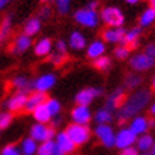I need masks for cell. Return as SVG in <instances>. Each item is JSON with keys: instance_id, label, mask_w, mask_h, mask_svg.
Returning <instances> with one entry per match:
<instances>
[{"instance_id": "obj_1", "label": "cell", "mask_w": 155, "mask_h": 155, "mask_svg": "<svg viewBox=\"0 0 155 155\" xmlns=\"http://www.w3.org/2000/svg\"><path fill=\"white\" fill-rule=\"evenodd\" d=\"M151 97H152V94L148 88L135 90L132 94L125 97L121 105L117 108V118L121 122H124L128 118H132L134 115L140 114L148 107Z\"/></svg>"}, {"instance_id": "obj_2", "label": "cell", "mask_w": 155, "mask_h": 155, "mask_svg": "<svg viewBox=\"0 0 155 155\" xmlns=\"http://www.w3.org/2000/svg\"><path fill=\"white\" fill-rule=\"evenodd\" d=\"M68 138H70L71 141L74 142L75 147H81L87 144L90 141V138H91V130H90L88 125H83V124H75V122H71L66 127L64 130Z\"/></svg>"}, {"instance_id": "obj_3", "label": "cell", "mask_w": 155, "mask_h": 155, "mask_svg": "<svg viewBox=\"0 0 155 155\" xmlns=\"http://www.w3.org/2000/svg\"><path fill=\"white\" fill-rule=\"evenodd\" d=\"M98 16L108 27H121L124 21H125L124 13L121 12V9H118L115 6H105V7H103L101 13Z\"/></svg>"}, {"instance_id": "obj_4", "label": "cell", "mask_w": 155, "mask_h": 155, "mask_svg": "<svg viewBox=\"0 0 155 155\" xmlns=\"http://www.w3.org/2000/svg\"><path fill=\"white\" fill-rule=\"evenodd\" d=\"M36 142H43L53 140L56 135V128H53L50 124H41V122H34L30 127V132H28Z\"/></svg>"}, {"instance_id": "obj_5", "label": "cell", "mask_w": 155, "mask_h": 155, "mask_svg": "<svg viewBox=\"0 0 155 155\" xmlns=\"http://www.w3.org/2000/svg\"><path fill=\"white\" fill-rule=\"evenodd\" d=\"M74 20L78 24L84 26V27L93 28V27H97V26H98L100 16H98V13H97V10L84 7V9H78L74 13Z\"/></svg>"}, {"instance_id": "obj_6", "label": "cell", "mask_w": 155, "mask_h": 155, "mask_svg": "<svg viewBox=\"0 0 155 155\" xmlns=\"http://www.w3.org/2000/svg\"><path fill=\"white\" fill-rule=\"evenodd\" d=\"M94 135L98 138V141L101 142L103 147H105V148H113L114 147L115 131L110 124H97V127L94 128Z\"/></svg>"}, {"instance_id": "obj_7", "label": "cell", "mask_w": 155, "mask_h": 155, "mask_svg": "<svg viewBox=\"0 0 155 155\" xmlns=\"http://www.w3.org/2000/svg\"><path fill=\"white\" fill-rule=\"evenodd\" d=\"M130 120H131V121H130L128 128H130L137 137L148 132L151 127H154V120H150L147 115H142V114H137V115H134V117L130 118Z\"/></svg>"}, {"instance_id": "obj_8", "label": "cell", "mask_w": 155, "mask_h": 155, "mask_svg": "<svg viewBox=\"0 0 155 155\" xmlns=\"http://www.w3.org/2000/svg\"><path fill=\"white\" fill-rule=\"evenodd\" d=\"M71 122L75 124H83V125H88L91 120H93V113L90 110V105H81V104H75L71 108Z\"/></svg>"}, {"instance_id": "obj_9", "label": "cell", "mask_w": 155, "mask_h": 155, "mask_svg": "<svg viewBox=\"0 0 155 155\" xmlns=\"http://www.w3.org/2000/svg\"><path fill=\"white\" fill-rule=\"evenodd\" d=\"M137 135L130 130L128 127H122L121 130H118L114 137V147H117L118 150L127 148V147H132L135 144Z\"/></svg>"}, {"instance_id": "obj_10", "label": "cell", "mask_w": 155, "mask_h": 155, "mask_svg": "<svg viewBox=\"0 0 155 155\" xmlns=\"http://www.w3.org/2000/svg\"><path fill=\"white\" fill-rule=\"evenodd\" d=\"M103 95V88L100 87H87V88L80 90L74 97L75 104H81V105H90L97 97Z\"/></svg>"}, {"instance_id": "obj_11", "label": "cell", "mask_w": 155, "mask_h": 155, "mask_svg": "<svg viewBox=\"0 0 155 155\" xmlns=\"http://www.w3.org/2000/svg\"><path fill=\"white\" fill-rule=\"evenodd\" d=\"M27 94L21 93V91H16L14 94L9 95L5 101V108L12 114L14 113H21L24 110V104H26Z\"/></svg>"}, {"instance_id": "obj_12", "label": "cell", "mask_w": 155, "mask_h": 155, "mask_svg": "<svg viewBox=\"0 0 155 155\" xmlns=\"http://www.w3.org/2000/svg\"><path fill=\"white\" fill-rule=\"evenodd\" d=\"M57 77L53 73H46V74L38 75L36 80L31 81L34 91H40V93H47L56 85Z\"/></svg>"}, {"instance_id": "obj_13", "label": "cell", "mask_w": 155, "mask_h": 155, "mask_svg": "<svg viewBox=\"0 0 155 155\" xmlns=\"http://www.w3.org/2000/svg\"><path fill=\"white\" fill-rule=\"evenodd\" d=\"M130 66L134 71L142 73V71L150 70L151 67L154 66V60L150 58L145 53H138V54H134L130 58Z\"/></svg>"}, {"instance_id": "obj_14", "label": "cell", "mask_w": 155, "mask_h": 155, "mask_svg": "<svg viewBox=\"0 0 155 155\" xmlns=\"http://www.w3.org/2000/svg\"><path fill=\"white\" fill-rule=\"evenodd\" d=\"M53 141H54L56 147H58L66 155L73 154L75 151V148H77V147L74 145V142L68 138V135H67L64 131H56V135L53 138Z\"/></svg>"}, {"instance_id": "obj_15", "label": "cell", "mask_w": 155, "mask_h": 155, "mask_svg": "<svg viewBox=\"0 0 155 155\" xmlns=\"http://www.w3.org/2000/svg\"><path fill=\"white\" fill-rule=\"evenodd\" d=\"M124 98H125V90H124V87L115 88L113 93L107 97L105 103H104V107L108 108L110 111H113L114 113V111L121 105V103L124 101Z\"/></svg>"}, {"instance_id": "obj_16", "label": "cell", "mask_w": 155, "mask_h": 155, "mask_svg": "<svg viewBox=\"0 0 155 155\" xmlns=\"http://www.w3.org/2000/svg\"><path fill=\"white\" fill-rule=\"evenodd\" d=\"M140 36H141V27H140V26L132 27V28H130V30H125L121 43L124 46H127L130 50H131V48H135L137 46H138V41H140Z\"/></svg>"}, {"instance_id": "obj_17", "label": "cell", "mask_w": 155, "mask_h": 155, "mask_svg": "<svg viewBox=\"0 0 155 155\" xmlns=\"http://www.w3.org/2000/svg\"><path fill=\"white\" fill-rule=\"evenodd\" d=\"M124 33H125V28L122 27H108L103 31V38L107 43H111V44H117V43L122 41V37H124Z\"/></svg>"}, {"instance_id": "obj_18", "label": "cell", "mask_w": 155, "mask_h": 155, "mask_svg": "<svg viewBox=\"0 0 155 155\" xmlns=\"http://www.w3.org/2000/svg\"><path fill=\"white\" fill-rule=\"evenodd\" d=\"M46 98H47L46 93H40V91H33V93H30V94H27V98H26L24 110H26L27 113H31L37 105L44 103Z\"/></svg>"}, {"instance_id": "obj_19", "label": "cell", "mask_w": 155, "mask_h": 155, "mask_svg": "<svg viewBox=\"0 0 155 155\" xmlns=\"http://www.w3.org/2000/svg\"><path fill=\"white\" fill-rule=\"evenodd\" d=\"M30 46H31V37H28L24 33H21L14 38L13 46H12V53L21 54V53L27 51L28 48H30Z\"/></svg>"}, {"instance_id": "obj_20", "label": "cell", "mask_w": 155, "mask_h": 155, "mask_svg": "<svg viewBox=\"0 0 155 155\" xmlns=\"http://www.w3.org/2000/svg\"><path fill=\"white\" fill-rule=\"evenodd\" d=\"M134 145L138 150V152H148V151L154 150V137L148 134V132L142 134V135H138Z\"/></svg>"}, {"instance_id": "obj_21", "label": "cell", "mask_w": 155, "mask_h": 155, "mask_svg": "<svg viewBox=\"0 0 155 155\" xmlns=\"http://www.w3.org/2000/svg\"><path fill=\"white\" fill-rule=\"evenodd\" d=\"M85 47H87V50H85L87 57L91 58V60L103 56L104 53H105V44H104L103 40H94V41H91L88 46H85Z\"/></svg>"}, {"instance_id": "obj_22", "label": "cell", "mask_w": 155, "mask_h": 155, "mask_svg": "<svg viewBox=\"0 0 155 155\" xmlns=\"http://www.w3.org/2000/svg\"><path fill=\"white\" fill-rule=\"evenodd\" d=\"M31 115H33V118H34V121L36 122L48 124V122L51 121V114L48 113V110H47V107L44 105V103L34 108L33 111H31Z\"/></svg>"}, {"instance_id": "obj_23", "label": "cell", "mask_w": 155, "mask_h": 155, "mask_svg": "<svg viewBox=\"0 0 155 155\" xmlns=\"http://www.w3.org/2000/svg\"><path fill=\"white\" fill-rule=\"evenodd\" d=\"M37 145H38V142L34 141L31 137H24L23 140L20 141L19 151L21 155H36Z\"/></svg>"}, {"instance_id": "obj_24", "label": "cell", "mask_w": 155, "mask_h": 155, "mask_svg": "<svg viewBox=\"0 0 155 155\" xmlns=\"http://www.w3.org/2000/svg\"><path fill=\"white\" fill-rule=\"evenodd\" d=\"M68 46H70L73 50H75V51H80V50H83V48H85V46H87V40H85V36L83 33H80V31H73V33L70 34V38H68Z\"/></svg>"}, {"instance_id": "obj_25", "label": "cell", "mask_w": 155, "mask_h": 155, "mask_svg": "<svg viewBox=\"0 0 155 155\" xmlns=\"http://www.w3.org/2000/svg\"><path fill=\"white\" fill-rule=\"evenodd\" d=\"M51 48H53V43L50 38H47V37L40 38L34 44V54L38 57H46L51 53Z\"/></svg>"}, {"instance_id": "obj_26", "label": "cell", "mask_w": 155, "mask_h": 155, "mask_svg": "<svg viewBox=\"0 0 155 155\" xmlns=\"http://www.w3.org/2000/svg\"><path fill=\"white\" fill-rule=\"evenodd\" d=\"M12 84L17 91H21V93H26L27 94L30 90H33V85H31V80L26 77V75H17L12 80Z\"/></svg>"}, {"instance_id": "obj_27", "label": "cell", "mask_w": 155, "mask_h": 155, "mask_svg": "<svg viewBox=\"0 0 155 155\" xmlns=\"http://www.w3.org/2000/svg\"><path fill=\"white\" fill-rule=\"evenodd\" d=\"M113 120H114V113L110 111L108 108H105L104 105L101 108H98L94 114V121L97 124H108V122H111Z\"/></svg>"}, {"instance_id": "obj_28", "label": "cell", "mask_w": 155, "mask_h": 155, "mask_svg": "<svg viewBox=\"0 0 155 155\" xmlns=\"http://www.w3.org/2000/svg\"><path fill=\"white\" fill-rule=\"evenodd\" d=\"M40 28H41V20L38 17H31L24 24V34L31 37V36H34V34H37L40 31Z\"/></svg>"}, {"instance_id": "obj_29", "label": "cell", "mask_w": 155, "mask_h": 155, "mask_svg": "<svg viewBox=\"0 0 155 155\" xmlns=\"http://www.w3.org/2000/svg\"><path fill=\"white\" fill-rule=\"evenodd\" d=\"M154 20H155V7L150 6L148 9H145L142 12L138 23H140V27H148V26H151L154 23Z\"/></svg>"}, {"instance_id": "obj_30", "label": "cell", "mask_w": 155, "mask_h": 155, "mask_svg": "<svg viewBox=\"0 0 155 155\" xmlns=\"http://www.w3.org/2000/svg\"><path fill=\"white\" fill-rule=\"evenodd\" d=\"M12 33V17L7 16L0 23V43H5Z\"/></svg>"}, {"instance_id": "obj_31", "label": "cell", "mask_w": 155, "mask_h": 155, "mask_svg": "<svg viewBox=\"0 0 155 155\" xmlns=\"http://www.w3.org/2000/svg\"><path fill=\"white\" fill-rule=\"evenodd\" d=\"M142 83V77L138 74H128L124 80V90H135Z\"/></svg>"}, {"instance_id": "obj_32", "label": "cell", "mask_w": 155, "mask_h": 155, "mask_svg": "<svg viewBox=\"0 0 155 155\" xmlns=\"http://www.w3.org/2000/svg\"><path fill=\"white\" fill-rule=\"evenodd\" d=\"M44 105L47 107L48 113L51 114V118L58 115V114L61 113V103L57 98H48L47 97L46 101H44Z\"/></svg>"}, {"instance_id": "obj_33", "label": "cell", "mask_w": 155, "mask_h": 155, "mask_svg": "<svg viewBox=\"0 0 155 155\" xmlns=\"http://www.w3.org/2000/svg\"><path fill=\"white\" fill-rule=\"evenodd\" d=\"M54 147H56V144H54V141H53V140L38 142L36 155H51L53 150H54Z\"/></svg>"}, {"instance_id": "obj_34", "label": "cell", "mask_w": 155, "mask_h": 155, "mask_svg": "<svg viewBox=\"0 0 155 155\" xmlns=\"http://www.w3.org/2000/svg\"><path fill=\"white\" fill-rule=\"evenodd\" d=\"M13 122V114L7 110H0V131L9 128Z\"/></svg>"}, {"instance_id": "obj_35", "label": "cell", "mask_w": 155, "mask_h": 155, "mask_svg": "<svg viewBox=\"0 0 155 155\" xmlns=\"http://www.w3.org/2000/svg\"><path fill=\"white\" fill-rule=\"evenodd\" d=\"M94 67L97 68V70H100V71H105V70H108L110 67H111V58L108 56H100V57H97V58H94Z\"/></svg>"}, {"instance_id": "obj_36", "label": "cell", "mask_w": 155, "mask_h": 155, "mask_svg": "<svg viewBox=\"0 0 155 155\" xmlns=\"http://www.w3.org/2000/svg\"><path fill=\"white\" fill-rule=\"evenodd\" d=\"M130 48L127 47V46H124V44H121V46H117V47L114 48V56L117 57L118 60H125V58H128V56H130Z\"/></svg>"}, {"instance_id": "obj_37", "label": "cell", "mask_w": 155, "mask_h": 155, "mask_svg": "<svg viewBox=\"0 0 155 155\" xmlns=\"http://www.w3.org/2000/svg\"><path fill=\"white\" fill-rule=\"evenodd\" d=\"M70 3L71 0H56L57 10L60 14H67L70 12Z\"/></svg>"}, {"instance_id": "obj_38", "label": "cell", "mask_w": 155, "mask_h": 155, "mask_svg": "<svg viewBox=\"0 0 155 155\" xmlns=\"http://www.w3.org/2000/svg\"><path fill=\"white\" fill-rule=\"evenodd\" d=\"M0 155H21L19 151V147L14 145V144H9V145H6L2 148L0 151Z\"/></svg>"}, {"instance_id": "obj_39", "label": "cell", "mask_w": 155, "mask_h": 155, "mask_svg": "<svg viewBox=\"0 0 155 155\" xmlns=\"http://www.w3.org/2000/svg\"><path fill=\"white\" fill-rule=\"evenodd\" d=\"M50 61H51L54 66H60V64H63V63L66 61V54L56 51L54 54H51V56H50Z\"/></svg>"}, {"instance_id": "obj_40", "label": "cell", "mask_w": 155, "mask_h": 155, "mask_svg": "<svg viewBox=\"0 0 155 155\" xmlns=\"http://www.w3.org/2000/svg\"><path fill=\"white\" fill-rule=\"evenodd\" d=\"M120 155H140V152H138L135 147L132 145V147H127V148H122Z\"/></svg>"}, {"instance_id": "obj_41", "label": "cell", "mask_w": 155, "mask_h": 155, "mask_svg": "<svg viewBox=\"0 0 155 155\" xmlns=\"http://www.w3.org/2000/svg\"><path fill=\"white\" fill-rule=\"evenodd\" d=\"M50 14H51V9L48 7V6H44V7H41V10H40V13H38V19H46V17H50Z\"/></svg>"}, {"instance_id": "obj_42", "label": "cell", "mask_w": 155, "mask_h": 155, "mask_svg": "<svg viewBox=\"0 0 155 155\" xmlns=\"http://www.w3.org/2000/svg\"><path fill=\"white\" fill-rule=\"evenodd\" d=\"M56 50L58 53L66 54V51H67V43L64 41V40H58V41L56 43Z\"/></svg>"}, {"instance_id": "obj_43", "label": "cell", "mask_w": 155, "mask_h": 155, "mask_svg": "<svg viewBox=\"0 0 155 155\" xmlns=\"http://www.w3.org/2000/svg\"><path fill=\"white\" fill-rule=\"evenodd\" d=\"M145 54L150 57V58H152V60L155 58V44H154V43H151V44H148V46H147Z\"/></svg>"}, {"instance_id": "obj_44", "label": "cell", "mask_w": 155, "mask_h": 155, "mask_svg": "<svg viewBox=\"0 0 155 155\" xmlns=\"http://www.w3.org/2000/svg\"><path fill=\"white\" fill-rule=\"evenodd\" d=\"M50 122H53V124H51L53 128H57V127H60L61 124H63V118H61L60 114H58V115H56V117H53Z\"/></svg>"}, {"instance_id": "obj_45", "label": "cell", "mask_w": 155, "mask_h": 155, "mask_svg": "<svg viewBox=\"0 0 155 155\" xmlns=\"http://www.w3.org/2000/svg\"><path fill=\"white\" fill-rule=\"evenodd\" d=\"M97 6H98V2L93 0V2H90L88 5H87V7H88V9H93V10H97Z\"/></svg>"}, {"instance_id": "obj_46", "label": "cell", "mask_w": 155, "mask_h": 155, "mask_svg": "<svg viewBox=\"0 0 155 155\" xmlns=\"http://www.w3.org/2000/svg\"><path fill=\"white\" fill-rule=\"evenodd\" d=\"M51 155H66L63 151L58 148V147H54V150H53V152H51Z\"/></svg>"}, {"instance_id": "obj_47", "label": "cell", "mask_w": 155, "mask_h": 155, "mask_svg": "<svg viewBox=\"0 0 155 155\" xmlns=\"http://www.w3.org/2000/svg\"><path fill=\"white\" fill-rule=\"evenodd\" d=\"M150 114L152 115V117L155 115V103H154V101H152V103H151V105H150Z\"/></svg>"}, {"instance_id": "obj_48", "label": "cell", "mask_w": 155, "mask_h": 155, "mask_svg": "<svg viewBox=\"0 0 155 155\" xmlns=\"http://www.w3.org/2000/svg\"><path fill=\"white\" fill-rule=\"evenodd\" d=\"M10 2H12V0H0V10L3 9V7H5L7 3H10Z\"/></svg>"}, {"instance_id": "obj_49", "label": "cell", "mask_w": 155, "mask_h": 155, "mask_svg": "<svg viewBox=\"0 0 155 155\" xmlns=\"http://www.w3.org/2000/svg\"><path fill=\"white\" fill-rule=\"evenodd\" d=\"M141 155H155V150H151V151H148V152H142Z\"/></svg>"}, {"instance_id": "obj_50", "label": "cell", "mask_w": 155, "mask_h": 155, "mask_svg": "<svg viewBox=\"0 0 155 155\" xmlns=\"http://www.w3.org/2000/svg\"><path fill=\"white\" fill-rule=\"evenodd\" d=\"M125 2H127V3H130V5H137L140 0H125Z\"/></svg>"}, {"instance_id": "obj_51", "label": "cell", "mask_w": 155, "mask_h": 155, "mask_svg": "<svg viewBox=\"0 0 155 155\" xmlns=\"http://www.w3.org/2000/svg\"><path fill=\"white\" fill-rule=\"evenodd\" d=\"M148 2L151 3V6H154V5H155V0H148Z\"/></svg>"}, {"instance_id": "obj_52", "label": "cell", "mask_w": 155, "mask_h": 155, "mask_svg": "<svg viewBox=\"0 0 155 155\" xmlns=\"http://www.w3.org/2000/svg\"><path fill=\"white\" fill-rule=\"evenodd\" d=\"M41 2H48V0H41Z\"/></svg>"}]
</instances>
